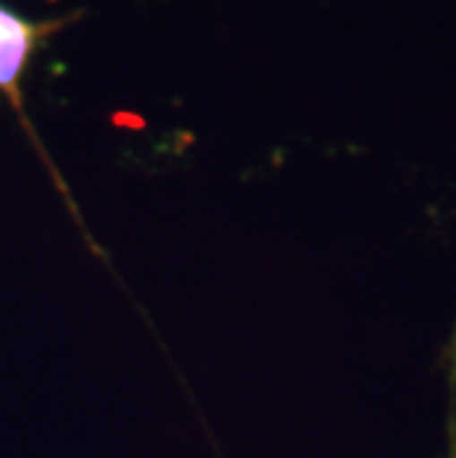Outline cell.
<instances>
[{
  "mask_svg": "<svg viewBox=\"0 0 456 458\" xmlns=\"http://www.w3.org/2000/svg\"><path fill=\"white\" fill-rule=\"evenodd\" d=\"M63 21H30V18L18 15L0 4V92L15 106H22V77L27 72L33 51Z\"/></svg>",
  "mask_w": 456,
  "mask_h": 458,
  "instance_id": "1",
  "label": "cell"
}]
</instances>
